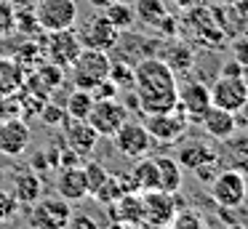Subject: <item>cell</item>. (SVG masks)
Wrapping results in <instances>:
<instances>
[{
    "label": "cell",
    "instance_id": "35",
    "mask_svg": "<svg viewBox=\"0 0 248 229\" xmlns=\"http://www.w3.org/2000/svg\"><path fill=\"white\" fill-rule=\"evenodd\" d=\"M40 120L46 122V125H64L70 117H67V112H64V107H56V104H51V101H46L43 104V109H40Z\"/></svg>",
    "mask_w": 248,
    "mask_h": 229
},
{
    "label": "cell",
    "instance_id": "37",
    "mask_svg": "<svg viewBox=\"0 0 248 229\" xmlns=\"http://www.w3.org/2000/svg\"><path fill=\"white\" fill-rule=\"evenodd\" d=\"M118 85L112 83L109 77H104V80H99L96 85L91 88V96H93V101H99V99H118Z\"/></svg>",
    "mask_w": 248,
    "mask_h": 229
},
{
    "label": "cell",
    "instance_id": "39",
    "mask_svg": "<svg viewBox=\"0 0 248 229\" xmlns=\"http://www.w3.org/2000/svg\"><path fill=\"white\" fill-rule=\"evenodd\" d=\"M67 229H102V227H96V221H93L91 216H72L70 218V224H67Z\"/></svg>",
    "mask_w": 248,
    "mask_h": 229
},
{
    "label": "cell",
    "instance_id": "22",
    "mask_svg": "<svg viewBox=\"0 0 248 229\" xmlns=\"http://www.w3.org/2000/svg\"><path fill=\"white\" fill-rule=\"evenodd\" d=\"M157 165V179H160V189L163 192H182V184H184V168L176 157L171 154H160V157H152Z\"/></svg>",
    "mask_w": 248,
    "mask_h": 229
},
{
    "label": "cell",
    "instance_id": "32",
    "mask_svg": "<svg viewBox=\"0 0 248 229\" xmlns=\"http://www.w3.org/2000/svg\"><path fill=\"white\" fill-rule=\"evenodd\" d=\"M83 173H86V184H88V197L104 184V179L109 176V170L104 168L102 163H86L83 165Z\"/></svg>",
    "mask_w": 248,
    "mask_h": 229
},
{
    "label": "cell",
    "instance_id": "25",
    "mask_svg": "<svg viewBox=\"0 0 248 229\" xmlns=\"http://www.w3.org/2000/svg\"><path fill=\"white\" fill-rule=\"evenodd\" d=\"M24 67L14 56H0V93H19L24 85Z\"/></svg>",
    "mask_w": 248,
    "mask_h": 229
},
{
    "label": "cell",
    "instance_id": "40",
    "mask_svg": "<svg viewBox=\"0 0 248 229\" xmlns=\"http://www.w3.org/2000/svg\"><path fill=\"white\" fill-rule=\"evenodd\" d=\"M232 115H235V125L237 128H248V101L240 107V109L232 112Z\"/></svg>",
    "mask_w": 248,
    "mask_h": 229
},
{
    "label": "cell",
    "instance_id": "30",
    "mask_svg": "<svg viewBox=\"0 0 248 229\" xmlns=\"http://www.w3.org/2000/svg\"><path fill=\"white\" fill-rule=\"evenodd\" d=\"M109 80H112L120 91L134 88V64H128V61H112V64H109Z\"/></svg>",
    "mask_w": 248,
    "mask_h": 229
},
{
    "label": "cell",
    "instance_id": "34",
    "mask_svg": "<svg viewBox=\"0 0 248 229\" xmlns=\"http://www.w3.org/2000/svg\"><path fill=\"white\" fill-rule=\"evenodd\" d=\"M16 30V8L8 0H0V37L11 35Z\"/></svg>",
    "mask_w": 248,
    "mask_h": 229
},
{
    "label": "cell",
    "instance_id": "6",
    "mask_svg": "<svg viewBox=\"0 0 248 229\" xmlns=\"http://www.w3.org/2000/svg\"><path fill=\"white\" fill-rule=\"evenodd\" d=\"M86 120L93 125V131H96L99 136L112 138L115 133H118V128L128 120V107L120 99H99V101H93V107H91Z\"/></svg>",
    "mask_w": 248,
    "mask_h": 229
},
{
    "label": "cell",
    "instance_id": "33",
    "mask_svg": "<svg viewBox=\"0 0 248 229\" xmlns=\"http://www.w3.org/2000/svg\"><path fill=\"white\" fill-rule=\"evenodd\" d=\"M11 117H22V101L19 93H0V122L11 120Z\"/></svg>",
    "mask_w": 248,
    "mask_h": 229
},
{
    "label": "cell",
    "instance_id": "28",
    "mask_svg": "<svg viewBox=\"0 0 248 229\" xmlns=\"http://www.w3.org/2000/svg\"><path fill=\"white\" fill-rule=\"evenodd\" d=\"M104 16H107V19L112 21V24L118 27L120 32L131 30V27L136 24V11H134V5L120 3V0H115L112 5H107V8H104Z\"/></svg>",
    "mask_w": 248,
    "mask_h": 229
},
{
    "label": "cell",
    "instance_id": "18",
    "mask_svg": "<svg viewBox=\"0 0 248 229\" xmlns=\"http://www.w3.org/2000/svg\"><path fill=\"white\" fill-rule=\"evenodd\" d=\"M56 192H59V197H64L67 202L86 200V197H88V184H86L83 165H75V168H62L59 179H56Z\"/></svg>",
    "mask_w": 248,
    "mask_h": 229
},
{
    "label": "cell",
    "instance_id": "17",
    "mask_svg": "<svg viewBox=\"0 0 248 229\" xmlns=\"http://www.w3.org/2000/svg\"><path fill=\"white\" fill-rule=\"evenodd\" d=\"M176 160L182 163V168H200V165L205 163H214V160H219V149L214 147V144L203 141V138H189V141H184L182 147H179V154Z\"/></svg>",
    "mask_w": 248,
    "mask_h": 229
},
{
    "label": "cell",
    "instance_id": "11",
    "mask_svg": "<svg viewBox=\"0 0 248 229\" xmlns=\"http://www.w3.org/2000/svg\"><path fill=\"white\" fill-rule=\"evenodd\" d=\"M112 141H115V149H118L123 157H131V160L144 157V154L152 149V144H155L152 136L147 133L144 122H136V120H131V117L118 128V133L112 136Z\"/></svg>",
    "mask_w": 248,
    "mask_h": 229
},
{
    "label": "cell",
    "instance_id": "36",
    "mask_svg": "<svg viewBox=\"0 0 248 229\" xmlns=\"http://www.w3.org/2000/svg\"><path fill=\"white\" fill-rule=\"evenodd\" d=\"M16 211H19V202H16V197H14L11 192L0 189V224L11 221V218L16 216Z\"/></svg>",
    "mask_w": 248,
    "mask_h": 229
},
{
    "label": "cell",
    "instance_id": "2",
    "mask_svg": "<svg viewBox=\"0 0 248 229\" xmlns=\"http://www.w3.org/2000/svg\"><path fill=\"white\" fill-rule=\"evenodd\" d=\"M109 53L107 51H96V48H80V53L75 56V61L70 64L72 69V80L75 88L91 91L99 80L109 77Z\"/></svg>",
    "mask_w": 248,
    "mask_h": 229
},
{
    "label": "cell",
    "instance_id": "7",
    "mask_svg": "<svg viewBox=\"0 0 248 229\" xmlns=\"http://www.w3.org/2000/svg\"><path fill=\"white\" fill-rule=\"evenodd\" d=\"M120 35H123V32H120L104 14H93L91 19H86V24L78 32L83 48H96V51H107V53L118 46Z\"/></svg>",
    "mask_w": 248,
    "mask_h": 229
},
{
    "label": "cell",
    "instance_id": "10",
    "mask_svg": "<svg viewBox=\"0 0 248 229\" xmlns=\"http://www.w3.org/2000/svg\"><path fill=\"white\" fill-rule=\"evenodd\" d=\"M246 101H248V83L243 80V75H224L221 72L216 77V83L211 85V104L214 107L235 112Z\"/></svg>",
    "mask_w": 248,
    "mask_h": 229
},
{
    "label": "cell",
    "instance_id": "29",
    "mask_svg": "<svg viewBox=\"0 0 248 229\" xmlns=\"http://www.w3.org/2000/svg\"><path fill=\"white\" fill-rule=\"evenodd\" d=\"M163 61H166L173 72H187V69L192 67V51H189L187 46H182V43H176V46L168 48V56L163 59Z\"/></svg>",
    "mask_w": 248,
    "mask_h": 229
},
{
    "label": "cell",
    "instance_id": "20",
    "mask_svg": "<svg viewBox=\"0 0 248 229\" xmlns=\"http://www.w3.org/2000/svg\"><path fill=\"white\" fill-rule=\"evenodd\" d=\"M221 147L219 149V165H230L232 170H240V173H248V136L243 138H235V133H232L230 138H224V141H219Z\"/></svg>",
    "mask_w": 248,
    "mask_h": 229
},
{
    "label": "cell",
    "instance_id": "14",
    "mask_svg": "<svg viewBox=\"0 0 248 229\" xmlns=\"http://www.w3.org/2000/svg\"><path fill=\"white\" fill-rule=\"evenodd\" d=\"M30 141H32V128L24 117H11V120L0 122V154L19 157L27 152Z\"/></svg>",
    "mask_w": 248,
    "mask_h": 229
},
{
    "label": "cell",
    "instance_id": "16",
    "mask_svg": "<svg viewBox=\"0 0 248 229\" xmlns=\"http://www.w3.org/2000/svg\"><path fill=\"white\" fill-rule=\"evenodd\" d=\"M67 131H64V144L70 149H75L78 154H91L99 144V133L93 131V125L88 120H67L64 122Z\"/></svg>",
    "mask_w": 248,
    "mask_h": 229
},
{
    "label": "cell",
    "instance_id": "26",
    "mask_svg": "<svg viewBox=\"0 0 248 229\" xmlns=\"http://www.w3.org/2000/svg\"><path fill=\"white\" fill-rule=\"evenodd\" d=\"M134 11H136V19L147 27H160L168 19V11L163 5V0H136Z\"/></svg>",
    "mask_w": 248,
    "mask_h": 229
},
{
    "label": "cell",
    "instance_id": "1",
    "mask_svg": "<svg viewBox=\"0 0 248 229\" xmlns=\"http://www.w3.org/2000/svg\"><path fill=\"white\" fill-rule=\"evenodd\" d=\"M134 96L141 115L168 112L179 104L176 72L160 56H147L134 64Z\"/></svg>",
    "mask_w": 248,
    "mask_h": 229
},
{
    "label": "cell",
    "instance_id": "19",
    "mask_svg": "<svg viewBox=\"0 0 248 229\" xmlns=\"http://www.w3.org/2000/svg\"><path fill=\"white\" fill-rule=\"evenodd\" d=\"M200 125H203V131L208 133L214 141H224V138H230L232 133L237 131L235 115H232V112H227V109H221V107H214V104H211V109L203 115Z\"/></svg>",
    "mask_w": 248,
    "mask_h": 229
},
{
    "label": "cell",
    "instance_id": "4",
    "mask_svg": "<svg viewBox=\"0 0 248 229\" xmlns=\"http://www.w3.org/2000/svg\"><path fill=\"white\" fill-rule=\"evenodd\" d=\"M78 3L75 0H40L35 8V21L43 32L72 30L78 21Z\"/></svg>",
    "mask_w": 248,
    "mask_h": 229
},
{
    "label": "cell",
    "instance_id": "43",
    "mask_svg": "<svg viewBox=\"0 0 248 229\" xmlns=\"http://www.w3.org/2000/svg\"><path fill=\"white\" fill-rule=\"evenodd\" d=\"M104 229H128V227H123V224H118V221H109Z\"/></svg>",
    "mask_w": 248,
    "mask_h": 229
},
{
    "label": "cell",
    "instance_id": "12",
    "mask_svg": "<svg viewBox=\"0 0 248 229\" xmlns=\"http://www.w3.org/2000/svg\"><path fill=\"white\" fill-rule=\"evenodd\" d=\"M141 202H144V224H157V227H168L173 221L179 208H184V200H179L176 192H141Z\"/></svg>",
    "mask_w": 248,
    "mask_h": 229
},
{
    "label": "cell",
    "instance_id": "27",
    "mask_svg": "<svg viewBox=\"0 0 248 229\" xmlns=\"http://www.w3.org/2000/svg\"><path fill=\"white\" fill-rule=\"evenodd\" d=\"M93 107V96L91 91H83V88H75L70 96H67V104H64V112L70 120H86L88 112Z\"/></svg>",
    "mask_w": 248,
    "mask_h": 229
},
{
    "label": "cell",
    "instance_id": "5",
    "mask_svg": "<svg viewBox=\"0 0 248 229\" xmlns=\"http://www.w3.org/2000/svg\"><path fill=\"white\" fill-rule=\"evenodd\" d=\"M30 211V227L32 229H67L72 218V208L64 197H40L32 202Z\"/></svg>",
    "mask_w": 248,
    "mask_h": 229
},
{
    "label": "cell",
    "instance_id": "9",
    "mask_svg": "<svg viewBox=\"0 0 248 229\" xmlns=\"http://www.w3.org/2000/svg\"><path fill=\"white\" fill-rule=\"evenodd\" d=\"M80 37L75 30H59V32H46L43 53L46 61H54L56 67L70 69V64L75 61V56L80 53Z\"/></svg>",
    "mask_w": 248,
    "mask_h": 229
},
{
    "label": "cell",
    "instance_id": "31",
    "mask_svg": "<svg viewBox=\"0 0 248 229\" xmlns=\"http://www.w3.org/2000/svg\"><path fill=\"white\" fill-rule=\"evenodd\" d=\"M168 227L171 229H205V221H203L200 213L182 208V211H176V216H173V221L168 224Z\"/></svg>",
    "mask_w": 248,
    "mask_h": 229
},
{
    "label": "cell",
    "instance_id": "24",
    "mask_svg": "<svg viewBox=\"0 0 248 229\" xmlns=\"http://www.w3.org/2000/svg\"><path fill=\"white\" fill-rule=\"evenodd\" d=\"M131 181H134L136 192H152L160 189V179H157V165L152 157H136L134 168H131Z\"/></svg>",
    "mask_w": 248,
    "mask_h": 229
},
{
    "label": "cell",
    "instance_id": "13",
    "mask_svg": "<svg viewBox=\"0 0 248 229\" xmlns=\"http://www.w3.org/2000/svg\"><path fill=\"white\" fill-rule=\"evenodd\" d=\"M179 107H182V112L187 115L189 122H198L200 125L203 115L211 109V88L203 85L200 80L184 77L179 83Z\"/></svg>",
    "mask_w": 248,
    "mask_h": 229
},
{
    "label": "cell",
    "instance_id": "21",
    "mask_svg": "<svg viewBox=\"0 0 248 229\" xmlns=\"http://www.w3.org/2000/svg\"><path fill=\"white\" fill-rule=\"evenodd\" d=\"M11 195L16 197L19 205H32L43 197V179L38 176V170H24V173L14 176Z\"/></svg>",
    "mask_w": 248,
    "mask_h": 229
},
{
    "label": "cell",
    "instance_id": "41",
    "mask_svg": "<svg viewBox=\"0 0 248 229\" xmlns=\"http://www.w3.org/2000/svg\"><path fill=\"white\" fill-rule=\"evenodd\" d=\"M235 53H237V61L243 64V67H248V43H237L235 46Z\"/></svg>",
    "mask_w": 248,
    "mask_h": 229
},
{
    "label": "cell",
    "instance_id": "44",
    "mask_svg": "<svg viewBox=\"0 0 248 229\" xmlns=\"http://www.w3.org/2000/svg\"><path fill=\"white\" fill-rule=\"evenodd\" d=\"M139 229H168V227H157V224H141Z\"/></svg>",
    "mask_w": 248,
    "mask_h": 229
},
{
    "label": "cell",
    "instance_id": "42",
    "mask_svg": "<svg viewBox=\"0 0 248 229\" xmlns=\"http://www.w3.org/2000/svg\"><path fill=\"white\" fill-rule=\"evenodd\" d=\"M88 3H91L93 8H102V11H104V8H107V5H112L115 0H88Z\"/></svg>",
    "mask_w": 248,
    "mask_h": 229
},
{
    "label": "cell",
    "instance_id": "3",
    "mask_svg": "<svg viewBox=\"0 0 248 229\" xmlns=\"http://www.w3.org/2000/svg\"><path fill=\"white\" fill-rule=\"evenodd\" d=\"M187 115L182 112V107H173L168 112H155V115H144V128L152 136V141L160 144H179L182 136L187 133Z\"/></svg>",
    "mask_w": 248,
    "mask_h": 229
},
{
    "label": "cell",
    "instance_id": "38",
    "mask_svg": "<svg viewBox=\"0 0 248 229\" xmlns=\"http://www.w3.org/2000/svg\"><path fill=\"white\" fill-rule=\"evenodd\" d=\"M221 170V165H219V160H214V163H205V165H200V168H195L192 173L198 176L200 181H205V184H211V181L216 179V173Z\"/></svg>",
    "mask_w": 248,
    "mask_h": 229
},
{
    "label": "cell",
    "instance_id": "23",
    "mask_svg": "<svg viewBox=\"0 0 248 229\" xmlns=\"http://www.w3.org/2000/svg\"><path fill=\"white\" fill-rule=\"evenodd\" d=\"M125 192H136L134 181H131V173H109L107 179H104V184L99 186L91 197L96 202H102V205H109V202H115L118 197H123Z\"/></svg>",
    "mask_w": 248,
    "mask_h": 229
},
{
    "label": "cell",
    "instance_id": "45",
    "mask_svg": "<svg viewBox=\"0 0 248 229\" xmlns=\"http://www.w3.org/2000/svg\"><path fill=\"white\" fill-rule=\"evenodd\" d=\"M227 229H246V227L240 221H232V224H227Z\"/></svg>",
    "mask_w": 248,
    "mask_h": 229
},
{
    "label": "cell",
    "instance_id": "8",
    "mask_svg": "<svg viewBox=\"0 0 248 229\" xmlns=\"http://www.w3.org/2000/svg\"><path fill=\"white\" fill-rule=\"evenodd\" d=\"M246 195H248V186H246V176L240 170L221 168L216 173V179L211 181V197L221 208H237L240 202H246Z\"/></svg>",
    "mask_w": 248,
    "mask_h": 229
},
{
    "label": "cell",
    "instance_id": "15",
    "mask_svg": "<svg viewBox=\"0 0 248 229\" xmlns=\"http://www.w3.org/2000/svg\"><path fill=\"white\" fill-rule=\"evenodd\" d=\"M107 216L109 221H118L123 227H134L139 229L144 224V202H141V192H125L123 197H118L115 202H109Z\"/></svg>",
    "mask_w": 248,
    "mask_h": 229
}]
</instances>
